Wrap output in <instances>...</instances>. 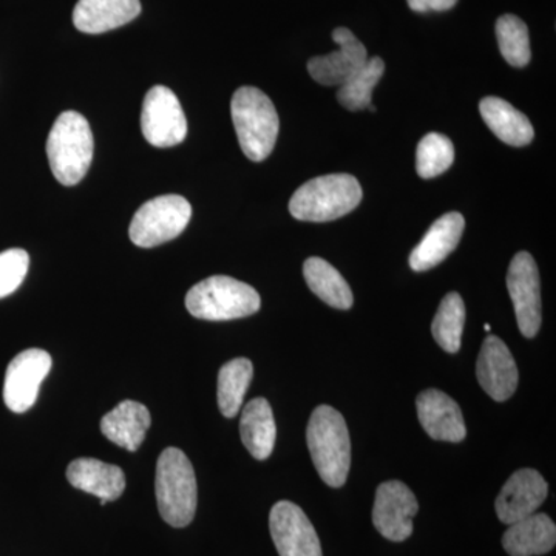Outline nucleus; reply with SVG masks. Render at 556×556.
I'll return each mask as SVG.
<instances>
[{
	"instance_id": "nucleus-1",
	"label": "nucleus",
	"mask_w": 556,
	"mask_h": 556,
	"mask_svg": "<svg viewBox=\"0 0 556 556\" xmlns=\"http://www.w3.org/2000/svg\"><path fill=\"white\" fill-rule=\"evenodd\" d=\"M306 441L314 467L329 486L345 485L351 466V441L345 419L338 409L320 405L311 415Z\"/></svg>"
},
{
	"instance_id": "nucleus-2",
	"label": "nucleus",
	"mask_w": 556,
	"mask_h": 556,
	"mask_svg": "<svg viewBox=\"0 0 556 556\" xmlns=\"http://www.w3.org/2000/svg\"><path fill=\"white\" fill-rule=\"evenodd\" d=\"M361 182L348 174L324 175L300 186L289 201V212L300 222H332L361 204Z\"/></svg>"
},
{
	"instance_id": "nucleus-3",
	"label": "nucleus",
	"mask_w": 556,
	"mask_h": 556,
	"mask_svg": "<svg viewBox=\"0 0 556 556\" xmlns=\"http://www.w3.org/2000/svg\"><path fill=\"white\" fill-rule=\"evenodd\" d=\"M156 501L161 518L172 527L189 526L199 503L195 471L179 448L164 450L156 464Z\"/></svg>"
},
{
	"instance_id": "nucleus-4",
	"label": "nucleus",
	"mask_w": 556,
	"mask_h": 556,
	"mask_svg": "<svg viewBox=\"0 0 556 556\" xmlns=\"http://www.w3.org/2000/svg\"><path fill=\"white\" fill-rule=\"evenodd\" d=\"M230 112L244 155L255 163L268 159L280 130L273 101L255 87H241L233 93Z\"/></svg>"
},
{
	"instance_id": "nucleus-5",
	"label": "nucleus",
	"mask_w": 556,
	"mask_h": 556,
	"mask_svg": "<svg viewBox=\"0 0 556 556\" xmlns=\"http://www.w3.org/2000/svg\"><path fill=\"white\" fill-rule=\"evenodd\" d=\"M90 124L78 112L61 113L47 141V155L54 178L64 186L78 185L93 160Z\"/></svg>"
},
{
	"instance_id": "nucleus-6",
	"label": "nucleus",
	"mask_w": 556,
	"mask_h": 556,
	"mask_svg": "<svg viewBox=\"0 0 556 556\" xmlns=\"http://www.w3.org/2000/svg\"><path fill=\"white\" fill-rule=\"evenodd\" d=\"M262 305L258 292L243 281L228 276L208 277L190 289L186 308L201 320L223 321L257 313Z\"/></svg>"
},
{
	"instance_id": "nucleus-7",
	"label": "nucleus",
	"mask_w": 556,
	"mask_h": 556,
	"mask_svg": "<svg viewBox=\"0 0 556 556\" xmlns=\"http://www.w3.org/2000/svg\"><path fill=\"white\" fill-rule=\"evenodd\" d=\"M192 206L185 197H156L138 208L130 223V240L139 248L167 243L188 228Z\"/></svg>"
},
{
	"instance_id": "nucleus-8",
	"label": "nucleus",
	"mask_w": 556,
	"mask_h": 556,
	"mask_svg": "<svg viewBox=\"0 0 556 556\" xmlns=\"http://www.w3.org/2000/svg\"><path fill=\"white\" fill-rule=\"evenodd\" d=\"M141 130L155 148H174L188 135V121L177 94L164 86L152 87L142 102Z\"/></svg>"
},
{
	"instance_id": "nucleus-9",
	"label": "nucleus",
	"mask_w": 556,
	"mask_h": 556,
	"mask_svg": "<svg viewBox=\"0 0 556 556\" xmlns=\"http://www.w3.org/2000/svg\"><path fill=\"white\" fill-rule=\"evenodd\" d=\"M507 288L514 302L519 331L533 339L541 328L540 273L529 252H518L508 266Z\"/></svg>"
},
{
	"instance_id": "nucleus-10",
	"label": "nucleus",
	"mask_w": 556,
	"mask_h": 556,
	"mask_svg": "<svg viewBox=\"0 0 556 556\" xmlns=\"http://www.w3.org/2000/svg\"><path fill=\"white\" fill-rule=\"evenodd\" d=\"M51 364L50 354L39 348L22 351L10 362L3 382V401L11 412L25 413L35 405Z\"/></svg>"
},
{
	"instance_id": "nucleus-11",
	"label": "nucleus",
	"mask_w": 556,
	"mask_h": 556,
	"mask_svg": "<svg viewBox=\"0 0 556 556\" xmlns=\"http://www.w3.org/2000/svg\"><path fill=\"white\" fill-rule=\"evenodd\" d=\"M417 510L419 504L408 485L401 481L383 482L376 492L372 525L387 540L402 543L412 536Z\"/></svg>"
},
{
	"instance_id": "nucleus-12",
	"label": "nucleus",
	"mask_w": 556,
	"mask_h": 556,
	"mask_svg": "<svg viewBox=\"0 0 556 556\" xmlns=\"http://www.w3.org/2000/svg\"><path fill=\"white\" fill-rule=\"evenodd\" d=\"M269 530L280 556H324L313 522L291 501H280L273 507Z\"/></svg>"
},
{
	"instance_id": "nucleus-13",
	"label": "nucleus",
	"mask_w": 556,
	"mask_h": 556,
	"mask_svg": "<svg viewBox=\"0 0 556 556\" xmlns=\"http://www.w3.org/2000/svg\"><path fill=\"white\" fill-rule=\"evenodd\" d=\"M332 40L338 43L339 50L327 56L311 58L308 72L311 78L321 86L340 87L367 64L368 53L364 43L348 28H336Z\"/></svg>"
},
{
	"instance_id": "nucleus-14",
	"label": "nucleus",
	"mask_w": 556,
	"mask_h": 556,
	"mask_svg": "<svg viewBox=\"0 0 556 556\" xmlns=\"http://www.w3.org/2000/svg\"><path fill=\"white\" fill-rule=\"evenodd\" d=\"M548 485L533 468H521L511 475L496 497V515L503 525H514L536 514L546 501Z\"/></svg>"
},
{
	"instance_id": "nucleus-15",
	"label": "nucleus",
	"mask_w": 556,
	"mask_h": 556,
	"mask_svg": "<svg viewBox=\"0 0 556 556\" xmlns=\"http://www.w3.org/2000/svg\"><path fill=\"white\" fill-rule=\"evenodd\" d=\"M477 376L482 390L493 401L504 402L518 388V367L506 343L496 336H486L477 364Z\"/></svg>"
},
{
	"instance_id": "nucleus-16",
	"label": "nucleus",
	"mask_w": 556,
	"mask_h": 556,
	"mask_svg": "<svg viewBox=\"0 0 556 556\" xmlns=\"http://www.w3.org/2000/svg\"><path fill=\"white\" fill-rule=\"evenodd\" d=\"M416 407L420 426L434 441L463 442L466 439L463 412L444 391H422L416 399Z\"/></svg>"
},
{
	"instance_id": "nucleus-17",
	"label": "nucleus",
	"mask_w": 556,
	"mask_h": 556,
	"mask_svg": "<svg viewBox=\"0 0 556 556\" xmlns=\"http://www.w3.org/2000/svg\"><path fill=\"white\" fill-rule=\"evenodd\" d=\"M466 229V219L459 212H448L442 215L427 230L422 241L409 255V266L416 273H424L438 266L452 254L459 244Z\"/></svg>"
},
{
	"instance_id": "nucleus-18",
	"label": "nucleus",
	"mask_w": 556,
	"mask_h": 556,
	"mask_svg": "<svg viewBox=\"0 0 556 556\" xmlns=\"http://www.w3.org/2000/svg\"><path fill=\"white\" fill-rule=\"evenodd\" d=\"M139 13V0H79L73 11V24L87 35H101L129 24Z\"/></svg>"
},
{
	"instance_id": "nucleus-19",
	"label": "nucleus",
	"mask_w": 556,
	"mask_h": 556,
	"mask_svg": "<svg viewBox=\"0 0 556 556\" xmlns=\"http://www.w3.org/2000/svg\"><path fill=\"white\" fill-rule=\"evenodd\" d=\"M70 484L90 495L100 497L102 506L116 501L126 489V477L119 467L93 457H79L67 468Z\"/></svg>"
},
{
	"instance_id": "nucleus-20",
	"label": "nucleus",
	"mask_w": 556,
	"mask_h": 556,
	"mask_svg": "<svg viewBox=\"0 0 556 556\" xmlns=\"http://www.w3.org/2000/svg\"><path fill=\"white\" fill-rule=\"evenodd\" d=\"M150 424L149 409L135 401H124L116 405L101 420V431L109 441L127 452H137L144 442Z\"/></svg>"
},
{
	"instance_id": "nucleus-21",
	"label": "nucleus",
	"mask_w": 556,
	"mask_h": 556,
	"mask_svg": "<svg viewBox=\"0 0 556 556\" xmlns=\"http://www.w3.org/2000/svg\"><path fill=\"white\" fill-rule=\"evenodd\" d=\"M555 544V522L538 511L510 525L503 536V546L510 556L546 555L554 551Z\"/></svg>"
},
{
	"instance_id": "nucleus-22",
	"label": "nucleus",
	"mask_w": 556,
	"mask_h": 556,
	"mask_svg": "<svg viewBox=\"0 0 556 556\" xmlns=\"http://www.w3.org/2000/svg\"><path fill=\"white\" fill-rule=\"evenodd\" d=\"M479 112H481L486 127L508 146L525 148L535 137L532 124L525 113L519 112L501 98H484L479 102Z\"/></svg>"
},
{
	"instance_id": "nucleus-23",
	"label": "nucleus",
	"mask_w": 556,
	"mask_h": 556,
	"mask_svg": "<svg viewBox=\"0 0 556 556\" xmlns=\"http://www.w3.org/2000/svg\"><path fill=\"white\" fill-rule=\"evenodd\" d=\"M240 437L244 447L255 459H268L276 445L277 427L273 408L265 397L252 399L243 408Z\"/></svg>"
},
{
	"instance_id": "nucleus-24",
	"label": "nucleus",
	"mask_w": 556,
	"mask_h": 556,
	"mask_svg": "<svg viewBox=\"0 0 556 556\" xmlns=\"http://www.w3.org/2000/svg\"><path fill=\"white\" fill-rule=\"evenodd\" d=\"M303 276L311 291L327 305L343 311L353 306L354 295L350 285L327 260L320 257L306 260L303 265Z\"/></svg>"
},
{
	"instance_id": "nucleus-25",
	"label": "nucleus",
	"mask_w": 556,
	"mask_h": 556,
	"mask_svg": "<svg viewBox=\"0 0 556 556\" xmlns=\"http://www.w3.org/2000/svg\"><path fill=\"white\" fill-rule=\"evenodd\" d=\"M254 378V365L247 357L233 358L223 365L218 372V407L225 417H236L243 405L251 380Z\"/></svg>"
},
{
	"instance_id": "nucleus-26",
	"label": "nucleus",
	"mask_w": 556,
	"mask_h": 556,
	"mask_svg": "<svg viewBox=\"0 0 556 556\" xmlns=\"http://www.w3.org/2000/svg\"><path fill=\"white\" fill-rule=\"evenodd\" d=\"M464 325H466V305L457 292H450L439 305L437 316L431 324V332L439 346L447 353L460 350Z\"/></svg>"
},
{
	"instance_id": "nucleus-27",
	"label": "nucleus",
	"mask_w": 556,
	"mask_h": 556,
	"mask_svg": "<svg viewBox=\"0 0 556 556\" xmlns=\"http://www.w3.org/2000/svg\"><path fill=\"white\" fill-rule=\"evenodd\" d=\"M386 72V62L382 58H371L367 61L356 75L348 83L339 87L338 101L343 108L357 112V110L367 109L371 104V94L375 87L378 86L380 78Z\"/></svg>"
},
{
	"instance_id": "nucleus-28",
	"label": "nucleus",
	"mask_w": 556,
	"mask_h": 556,
	"mask_svg": "<svg viewBox=\"0 0 556 556\" xmlns=\"http://www.w3.org/2000/svg\"><path fill=\"white\" fill-rule=\"evenodd\" d=\"M455 161V146L442 134H428L416 152V170L420 178H434L447 172Z\"/></svg>"
},
{
	"instance_id": "nucleus-29",
	"label": "nucleus",
	"mask_w": 556,
	"mask_h": 556,
	"mask_svg": "<svg viewBox=\"0 0 556 556\" xmlns=\"http://www.w3.org/2000/svg\"><path fill=\"white\" fill-rule=\"evenodd\" d=\"M496 38L504 60L514 67H526L532 58L530 53L529 28L514 14L501 16L496 22Z\"/></svg>"
},
{
	"instance_id": "nucleus-30",
	"label": "nucleus",
	"mask_w": 556,
	"mask_h": 556,
	"mask_svg": "<svg viewBox=\"0 0 556 556\" xmlns=\"http://www.w3.org/2000/svg\"><path fill=\"white\" fill-rule=\"evenodd\" d=\"M30 257L24 249H9L0 254V299L9 298L27 277Z\"/></svg>"
},
{
	"instance_id": "nucleus-31",
	"label": "nucleus",
	"mask_w": 556,
	"mask_h": 556,
	"mask_svg": "<svg viewBox=\"0 0 556 556\" xmlns=\"http://www.w3.org/2000/svg\"><path fill=\"white\" fill-rule=\"evenodd\" d=\"M409 9L416 13L428 11H447L456 5L457 0H407Z\"/></svg>"
},
{
	"instance_id": "nucleus-32",
	"label": "nucleus",
	"mask_w": 556,
	"mask_h": 556,
	"mask_svg": "<svg viewBox=\"0 0 556 556\" xmlns=\"http://www.w3.org/2000/svg\"><path fill=\"white\" fill-rule=\"evenodd\" d=\"M484 329H485L486 332L492 331V327H490L489 324L485 325Z\"/></svg>"
}]
</instances>
